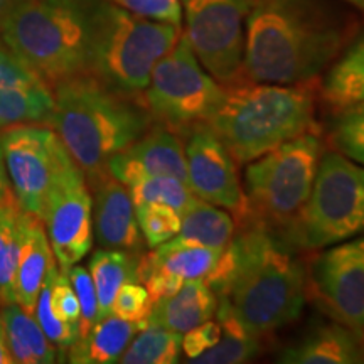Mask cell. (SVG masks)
<instances>
[{
	"label": "cell",
	"instance_id": "d6a6232c",
	"mask_svg": "<svg viewBox=\"0 0 364 364\" xmlns=\"http://www.w3.org/2000/svg\"><path fill=\"white\" fill-rule=\"evenodd\" d=\"M332 144L343 156L364 166V112L356 108L341 112L332 130Z\"/></svg>",
	"mask_w": 364,
	"mask_h": 364
},
{
	"label": "cell",
	"instance_id": "ee69618b",
	"mask_svg": "<svg viewBox=\"0 0 364 364\" xmlns=\"http://www.w3.org/2000/svg\"><path fill=\"white\" fill-rule=\"evenodd\" d=\"M348 2H351V4H354V6H356V0H348Z\"/></svg>",
	"mask_w": 364,
	"mask_h": 364
},
{
	"label": "cell",
	"instance_id": "5bb4252c",
	"mask_svg": "<svg viewBox=\"0 0 364 364\" xmlns=\"http://www.w3.org/2000/svg\"><path fill=\"white\" fill-rule=\"evenodd\" d=\"M43 225L63 272L90 253L93 247V199L83 172L71 177L53 194Z\"/></svg>",
	"mask_w": 364,
	"mask_h": 364
},
{
	"label": "cell",
	"instance_id": "4dcf8cb0",
	"mask_svg": "<svg viewBox=\"0 0 364 364\" xmlns=\"http://www.w3.org/2000/svg\"><path fill=\"white\" fill-rule=\"evenodd\" d=\"M262 353V338L245 332L223 331L220 343L204 351L201 356L189 359L194 364H240L252 361Z\"/></svg>",
	"mask_w": 364,
	"mask_h": 364
},
{
	"label": "cell",
	"instance_id": "30bf717a",
	"mask_svg": "<svg viewBox=\"0 0 364 364\" xmlns=\"http://www.w3.org/2000/svg\"><path fill=\"white\" fill-rule=\"evenodd\" d=\"M4 161L22 211L43 221L53 194L81 169L51 127L26 124L0 130Z\"/></svg>",
	"mask_w": 364,
	"mask_h": 364
},
{
	"label": "cell",
	"instance_id": "83f0119b",
	"mask_svg": "<svg viewBox=\"0 0 364 364\" xmlns=\"http://www.w3.org/2000/svg\"><path fill=\"white\" fill-rule=\"evenodd\" d=\"M182 351V334L149 324L135 334L118 363L122 364H174Z\"/></svg>",
	"mask_w": 364,
	"mask_h": 364
},
{
	"label": "cell",
	"instance_id": "d4e9b609",
	"mask_svg": "<svg viewBox=\"0 0 364 364\" xmlns=\"http://www.w3.org/2000/svg\"><path fill=\"white\" fill-rule=\"evenodd\" d=\"M236 230V221L230 213L196 196L194 201L181 215V230L177 238L209 248L225 250L233 240Z\"/></svg>",
	"mask_w": 364,
	"mask_h": 364
},
{
	"label": "cell",
	"instance_id": "484cf974",
	"mask_svg": "<svg viewBox=\"0 0 364 364\" xmlns=\"http://www.w3.org/2000/svg\"><path fill=\"white\" fill-rule=\"evenodd\" d=\"M140 255H132L122 250H98L91 257L88 272L95 284L98 297V318L112 312L113 299L122 285L139 282L136 267Z\"/></svg>",
	"mask_w": 364,
	"mask_h": 364
},
{
	"label": "cell",
	"instance_id": "6da1fadb",
	"mask_svg": "<svg viewBox=\"0 0 364 364\" xmlns=\"http://www.w3.org/2000/svg\"><path fill=\"white\" fill-rule=\"evenodd\" d=\"M236 231L204 282L241 329L253 338H265L302 314L306 267L267 226L250 223Z\"/></svg>",
	"mask_w": 364,
	"mask_h": 364
},
{
	"label": "cell",
	"instance_id": "ba28073f",
	"mask_svg": "<svg viewBox=\"0 0 364 364\" xmlns=\"http://www.w3.org/2000/svg\"><path fill=\"white\" fill-rule=\"evenodd\" d=\"M322 154L318 132H307L248 162L245 194L250 223L284 233L311 194Z\"/></svg>",
	"mask_w": 364,
	"mask_h": 364
},
{
	"label": "cell",
	"instance_id": "8fae6325",
	"mask_svg": "<svg viewBox=\"0 0 364 364\" xmlns=\"http://www.w3.org/2000/svg\"><path fill=\"white\" fill-rule=\"evenodd\" d=\"M255 0H182L184 38L209 75L228 88L245 81L247 19Z\"/></svg>",
	"mask_w": 364,
	"mask_h": 364
},
{
	"label": "cell",
	"instance_id": "8d00e7d4",
	"mask_svg": "<svg viewBox=\"0 0 364 364\" xmlns=\"http://www.w3.org/2000/svg\"><path fill=\"white\" fill-rule=\"evenodd\" d=\"M51 307L56 316L68 324L78 327L80 324V302L73 289L68 272L59 268L51 287Z\"/></svg>",
	"mask_w": 364,
	"mask_h": 364
},
{
	"label": "cell",
	"instance_id": "74e56055",
	"mask_svg": "<svg viewBox=\"0 0 364 364\" xmlns=\"http://www.w3.org/2000/svg\"><path fill=\"white\" fill-rule=\"evenodd\" d=\"M221 336L223 327L220 322H213L209 318V321L186 332V336L182 338V351L189 359H194L220 343Z\"/></svg>",
	"mask_w": 364,
	"mask_h": 364
},
{
	"label": "cell",
	"instance_id": "f35d334b",
	"mask_svg": "<svg viewBox=\"0 0 364 364\" xmlns=\"http://www.w3.org/2000/svg\"><path fill=\"white\" fill-rule=\"evenodd\" d=\"M9 206H19L14 196L11 179H9L6 161H4V149H2V139H0V208Z\"/></svg>",
	"mask_w": 364,
	"mask_h": 364
},
{
	"label": "cell",
	"instance_id": "9c48e42d",
	"mask_svg": "<svg viewBox=\"0 0 364 364\" xmlns=\"http://www.w3.org/2000/svg\"><path fill=\"white\" fill-rule=\"evenodd\" d=\"M226 88L213 78L196 58L184 34L166 56L159 59L140 102L159 125L176 134L208 125Z\"/></svg>",
	"mask_w": 364,
	"mask_h": 364
},
{
	"label": "cell",
	"instance_id": "d6986e66",
	"mask_svg": "<svg viewBox=\"0 0 364 364\" xmlns=\"http://www.w3.org/2000/svg\"><path fill=\"white\" fill-rule=\"evenodd\" d=\"M218 295L204 280H188L177 292L154 304L149 324L164 329L186 332L216 316Z\"/></svg>",
	"mask_w": 364,
	"mask_h": 364
},
{
	"label": "cell",
	"instance_id": "7a4b0ae2",
	"mask_svg": "<svg viewBox=\"0 0 364 364\" xmlns=\"http://www.w3.org/2000/svg\"><path fill=\"white\" fill-rule=\"evenodd\" d=\"M348 34L344 22L318 0H255L247 19L245 78L307 83L339 56Z\"/></svg>",
	"mask_w": 364,
	"mask_h": 364
},
{
	"label": "cell",
	"instance_id": "44dd1931",
	"mask_svg": "<svg viewBox=\"0 0 364 364\" xmlns=\"http://www.w3.org/2000/svg\"><path fill=\"white\" fill-rule=\"evenodd\" d=\"M56 258H54L43 221L33 216L31 225L27 228L24 245H22L19 267L16 273V285H14L16 304H19L26 312L33 314V316L39 292Z\"/></svg>",
	"mask_w": 364,
	"mask_h": 364
},
{
	"label": "cell",
	"instance_id": "e575fe53",
	"mask_svg": "<svg viewBox=\"0 0 364 364\" xmlns=\"http://www.w3.org/2000/svg\"><path fill=\"white\" fill-rule=\"evenodd\" d=\"M73 289L80 302V324L78 339L88 334V331L98 321V297L90 272L85 267L75 265L68 270Z\"/></svg>",
	"mask_w": 364,
	"mask_h": 364
},
{
	"label": "cell",
	"instance_id": "4316f807",
	"mask_svg": "<svg viewBox=\"0 0 364 364\" xmlns=\"http://www.w3.org/2000/svg\"><path fill=\"white\" fill-rule=\"evenodd\" d=\"M31 220L33 215L19 206L0 208V306L16 302V273Z\"/></svg>",
	"mask_w": 364,
	"mask_h": 364
},
{
	"label": "cell",
	"instance_id": "9a60e30c",
	"mask_svg": "<svg viewBox=\"0 0 364 364\" xmlns=\"http://www.w3.org/2000/svg\"><path fill=\"white\" fill-rule=\"evenodd\" d=\"M53 88L0 41V130L26 124L48 125Z\"/></svg>",
	"mask_w": 364,
	"mask_h": 364
},
{
	"label": "cell",
	"instance_id": "d590c367",
	"mask_svg": "<svg viewBox=\"0 0 364 364\" xmlns=\"http://www.w3.org/2000/svg\"><path fill=\"white\" fill-rule=\"evenodd\" d=\"M135 16L150 21L182 26V0H108Z\"/></svg>",
	"mask_w": 364,
	"mask_h": 364
},
{
	"label": "cell",
	"instance_id": "8992f818",
	"mask_svg": "<svg viewBox=\"0 0 364 364\" xmlns=\"http://www.w3.org/2000/svg\"><path fill=\"white\" fill-rule=\"evenodd\" d=\"M181 34V27L135 16L108 0H97L88 73L118 93L140 98L159 59L174 48Z\"/></svg>",
	"mask_w": 364,
	"mask_h": 364
},
{
	"label": "cell",
	"instance_id": "2e32d148",
	"mask_svg": "<svg viewBox=\"0 0 364 364\" xmlns=\"http://www.w3.org/2000/svg\"><path fill=\"white\" fill-rule=\"evenodd\" d=\"M108 172L127 188L156 176H172L188 182L184 144L179 134L157 124L113 156L108 162Z\"/></svg>",
	"mask_w": 364,
	"mask_h": 364
},
{
	"label": "cell",
	"instance_id": "ac0fdd59",
	"mask_svg": "<svg viewBox=\"0 0 364 364\" xmlns=\"http://www.w3.org/2000/svg\"><path fill=\"white\" fill-rule=\"evenodd\" d=\"M221 250L204 247L181 238H172L142 253L136 267L140 284H156L181 287L188 280H204L215 268Z\"/></svg>",
	"mask_w": 364,
	"mask_h": 364
},
{
	"label": "cell",
	"instance_id": "f546056e",
	"mask_svg": "<svg viewBox=\"0 0 364 364\" xmlns=\"http://www.w3.org/2000/svg\"><path fill=\"white\" fill-rule=\"evenodd\" d=\"M59 270L58 262H54L49 268L43 289H41L38 304H36L34 317L38 318L41 329L48 336V339L59 349H70V346L78 339V327L61 321L51 307V287L53 280Z\"/></svg>",
	"mask_w": 364,
	"mask_h": 364
},
{
	"label": "cell",
	"instance_id": "4fadbf2b",
	"mask_svg": "<svg viewBox=\"0 0 364 364\" xmlns=\"http://www.w3.org/2000/svg\"><path fill=\"white\" fill-rule=\"evenodd\" d=\"M188 184L203 201L233 213L236 228L250 223L247 194L236 171L235 159L208 125L188 132L184 145Z\"/></svg>",
	"mask_w": 364,
	"mask_h": 364
},
{
	"label": "cell",
	"instance_id": "836d02e7",
	"mask_svg": "<svg viewBox=\"0 0 364 364\" xmlns=\"http://www.w3.org/2000/svg\"><path fill=\"white\" fill-rule=\"evenodd\" d=\"M152 307L154 302L149 290L140 282H129V284L122 285L117 292L110 314L147 327Z\"/></svg>",
	"mask_w": 364,
	"mask_h": 364
},
{
	"label": "cell",
	"instance_id": "7bdbcfd3",
	"mask_svg": "<svg viewBox=\"0 0 364 364\" xmlns=\"http://www.w3.org/2000/svg\"><path fill=\"white\" fill-rule=\"evenodd\" d=\"M356 6H358V7H361V9H364V0H356Z\"/></svg>",
	"mask_w": 364,
	"mask_h": 364
},
{
	"label": "cell",
	"instance_id": "ffe728a7",
	"mask_svg": "<svg viewBox=\"0 0 364 364\" xmlns=\"http://www.w3.org/2000/svg\"><path fill=\"white\" fill-rule=\"evenodd\" d=\"M287 364H354L363 363L364 354L356 334L344 326H322L299 344L285 349L279 359Z\"/></svg>",
	"mask_w": 364,
	"mask_h": 364
},
{
	"label": "cell",
	"instance_id": "60d3db41",
	"mask_svg": "<svg viewBox=\"0 0 364 364\" xmlns=\"http://www.w3.org/2000/svg\"><path fill=\"white\" fill-rule=\"evenodd\" d=\"M17 2H19V0H0V17H2L6 12L11 11Z\"/></svg>",
	"mask_w": 364,
	"mask_h": 364
},
{
	"label": "cell",
	"instance_id": "f1b7e54d",
	"mask_svg": "<svg viewBox=\"0 0 364 364\" xmlns=\"http://www.w3.org/2000/svg\"><path fill=\"white\" fill-rule=\"evenodd\" d=\"M129 191L135 206H140V204H164V206L174 209L179 215L188 209L196 198L188 182L172 176L147 177V179L129 186Z\"/></svg>",
	"mask_w": 364,
	"mask_h": 364
},
{
	"label": "cell",
	"instance_id": "603a6c76",
	"mask_svg": "<svg viewBox=\"0 0 364 364\" xmlns=\"http://www.w3.org/2000/svg\"><path fill=\"white\" fill-rule=\"evenodd\" d=\"M0 318L6 327L7 346L17 364H51L58 359L56 346L41 329L38 318L19 304H2Z\"/></svg>",
	"mask_w": 364,
	"mask_h": 364
},
{
	"label": "cell",
	"instance_id": "ab89813d",
	"mask_svg": "<svg viewBox=\"0 0 364 364\" xmlns=\"http://www.w3.org/2000/svg\"><path fill=\"white\" fill-rule=\"evenodd\" d=\"M12 354L9 351L7 346V336H6V327H4L2 318H0V364H12Z\"/></svg>",
	"mask_w": 364,
	"mask_h": 364
},
{
	"label": "cell",
	"instance_id": "b9f144b4",
	"mask_svg": "<svg viewBox=\"0 0 364 364\" xmlns=\"http://www.w3.org/2000/svg\"><path fill=\"white\" fill-rule=\"evenodd\" d=\"M351 108H356V110L364 112V103H359V105H356V107H351Z\"/></svg>",
	"mask_w": 364,
	"mask_h": 364
},
{
	"label": "cell",
	"instance_id": "5b68a950",
	"mask_svg": "<svg viewBox=\"0 0 364 364\" xmlns=\"http://www.w3.org/2000/svg\"><path fill=\"white\" fill-rule=\"evenodd\" d=\"M97 0H19L0 17V41L54 88L90 68Z\"/></svg>",
	"mask_w": 364,
	"mask_h": 364
},
{
	"label": "cell",
	"instance_id": "3957f363",
	"mask_svg": "<svg viewBox=\"0 0 364 364\" xmlns=\"http://www.w3.org/2000/svg\"><path fill=\"white\" fill-rule=\"evenodd\" d=\"M53 95L48 127L66 145L86 182L107 174L110 159L156 124L140 98L108 88L90 73L61 81Z\"/></svg>",
	"mask_w": 364,
	"mask_h": 364
},
{
	"label": "cell",
	"instance_id": "cb8c5ba5",
	"mask_svg": "<svg viewBox=\"0 0 364 364\" xmlns=\"http://www.w3.org/2000/svg\"><path fill=\"white\" fill-rule=\"evenodd\" d=\"M322 98L338 112L364 103V36L332 65L322 85Z\"/></svg>",
	"mask_w": 364,
	"mask_h": 364
},
{
	"label": "cell",
	"instance_id": "e0dca14e",
	"mask_svg": "<svg viewBox=\"0 0 364 364\" xmlns=\"http://www.w3.org/2000/svg\"><path fill=\"white\" fill-rule=\"evenodd\" d=\"M86 184L93 199V228L100 247L142 255L144 236L129 188L110 172Z\"/></svg>",
	"mask_w": 364,
	"mask_h": 364
},
{
	"label": "cell",
	"instance_id": "7402d4cb",
	"mask_svg": "<svg viewBox=\"0 0 364 364\" xmlns=\"http://www.w3.org/2000/svg\"><path fill=\"white\" fill-rule=\"evenodd\" d=\"M145 326L108 314L95 322L83 338L70 346L68 359L75 364H110L118 363L130 341Z\"/></svg>",
	"mask_w": 364,
	"mask_h": 364
},
{
	"label": "cell",
	"instance_id": "7c38bea8",
	"mask_svg": "<svg viewBox=\"0 0 364 364\" xmlns=\"http://www.w3.org/2000/svg\"><path fill=\"white\" fill-rule=\"evenodd\" d=\"M307 297L332 321L364 339V238L318 253L306 270Z\"/></svg>",
	"mask_w": 364,
	"mask_h": 364
},
{
	"label": "cell",
	"instance_id": "52a82bcc",
	"mask_svg": "<svg viewBox=\"0 0 364 364\" xmlns=\"http://www.w3.org/2000/svg\"><path fill=\"white\" fill-rule=\"evenodd\" d=\"M364 233V167L324 152L306 204L285 228L295 247L321 250Z\"/></svg>",
	"mask_w": 364,
	"mask_h": 364
},
{
	"label": "cell",
	"instance_id": "1f68e13d",
	"mask_svg": "<svg viewBox=\"0 0 364 364\" xmlns=\"http://www.w3.org/2000/svg\"><path fill=\"white\" fill-rule=\"evenodd\" d=\"M140 233L149 248H157L179 235L181 215L164 204H140L135 206Z\"/></svg>",
	"mask_w": 364,
	"mask_h": 364
},
{
	"label": "cell",
	"instance_id": "277c9868",
	"mask_svg": "<svg viewBox=\"0 0 364 364\" xmlns=\"http://www.w3.org/2000/svg\"><path fill=\"white\" fill-rule=\"evenodd\" d=\"M312 81L295 85L245 80L226 88L208 127L240 166L265 156L295 136L316 129Z\"/></svg>",
	"mask_w": 364,
	"mask_h": 364
}]
</instances>
